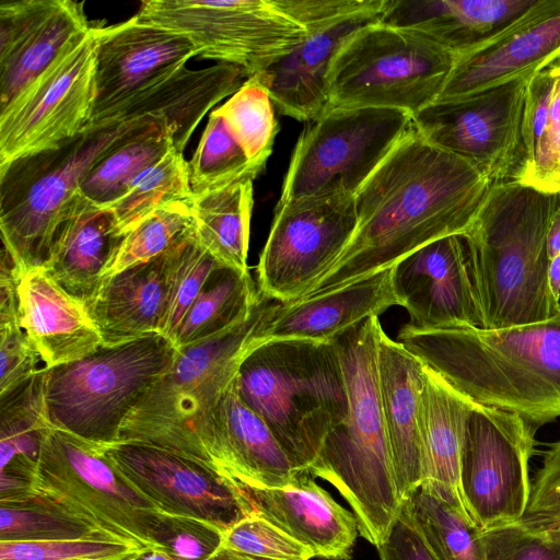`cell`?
<instances>
[{
  "instance_id": "obj_1",
  "label": "cell",
  "mask_w": 560,
  "mask_h": 560,
  "mask_svg": "<svg viewBox=\"0 0 560 560\" xmlns=\"http://www.w3.org/2000/svg\"><path fill=\"white\" fill-rule=\"evenodd\" d=\"M491 186L478 168L430 143L413 126L353 194V236L304 298L387 269L442 237L465 234Z\"/></svg>"
},
{
  "instance_id": "obj_2",
  "label": "cell",
  "mask_w": 560,
  "mask_h": 560,
  "mask_svg": "<svg viewBox=\"0 0 560 560\" xmlns=\"http://www.w3.org/2000/svg\"><path fill=\"white\" fill-rule=\"evenodd\" d=\"M399 342L472 402L518 415L536 429L560 418V308L503 328L419 329Z\"/></svg>"
},
{
  "instance_id": "obj_3",
  "label": "cell",
  "mask_w": 560,
  "mask_h": 560,
  "mask_svg": "<svg viewBox=\"0 0 560 560\" xmlns=\"http://www.w3.org/2000/svg\"><path fill=\"white\" fill-rule=\"evenodd\" d=\"M560 195L494 184L464 235L483 328L546 320L560 308L548 281V231Z\"/></svg>"
},
{
  "instance_id": "obj_4",
  "label": "cell",
  "mask_w": 560,
  "mask_h": 560,
  "mask_svg": "<svg viewBox=\"0 0 560 560\" xmlns=\"http://www.w3.org/2000/svg\"><path fill=\"white\" fill-rule=\"evenodd\" d=\"M383 329L371 316L336 337L348 393L346 419L327 436L308 469L348 502L359 534L376 548L400 511L378 393L377 352Z\"/></svg>"
},
{
  "instance_id": "obj_5",
  "label": "cell",
  "mask_w": 560,
  "mask_h": 560,
  "mask_svg": "<svg viewBox=\"0 0 560 560\" xmlns=\"http://www.w3.org/2000/svg\"><path fill=\"white\" fill-rule=\"evenodd\" d=\"M281 303L261 293L252 314L221 334L179 348L172 366L125 419L119 441L168 448L217 468V410L257 336Z\"/></svg>"
},
{
  "instance_id": "obj_6",
  "label": "cell",
  "mask_w": 560,
  "mask_h": 560,
  "mask_svg": "<svg viewBox=\"0 0 560 560\" xmlns=\"http://www.w3.org/2000/svg\"><path fill=\"white\" fill-rule=\"evenodd\" d=\"M295 472H308L325 440L348 413L342 366L332 341L284 339L256 347L236 378Z\"/></svg>"
},
{
  "instance_id": "obj_7",
  "label": "cell",
  "mask_w": 560,
  "mask_h": 560,
  "mask_svg": "<svg viewBox=\"0 0 560 560\" xmlns=\"http://www.w3.org/2000/svg\"><path fill=\"white\" fill-rule=\"evenodd\" d=\"M378 0H148L136 16L186 36L196 57L259 73L313 33Z\"/></svg>"
},
{
  "instance_id": "obj_8",
  "label": "cell",
  "mask_w": 560,
  "mask_h": 560,
  "mask_svg": "<svg viewBox=\"0 0 560 560\" xmlns=\"http://www.w3.org/2000/svg\"><path fill=\"white\" fill-rule=\"evenodd\" d=\"M139 120L83 129L55 149L0 167L2 246L20 277L45 266L80 199L84 173Z\"/></svg>"
},
{
  "instance_id": "obj_9",
  "label": "cell",
  "mask_w": 560,
  "mask_h": 560,
  "mask_svg": "<svg viewBox=\"0 0 560 560\" xmlns=\"http://www.w3.org/2000/svg\"><path fill=\"white\" fill-rule=\"evenodd\" d=\"M177 351L168 337L152 334L45 368L51 427L96 445L118 442L125 419L172 366Z\"/></svg>"
},
{
  "instance_id": "obj_10",
  "label": "cell",
  "mask_w": 560,
  "mask_h": 560,
  "mask_svg": "<svg viewBox=\"0 0 560 560\" xmlns=\"http://www.w3.org/2000/svg\"><path fill=\"white\" fill-rule=\"evenodd\" d=\"M456 56L381 20L353 31L332 57L325 109L388 108L411 117L434 103Z\"/></svg>"
},
{
  "instance_id": "obj_11",
  "label": "cell",
  "mask_w": 560,
  "mask_h": 560,
  "mask_svg": "<svg viewBox=\"0 0 560 560\" xmlns=\"http://www.w3.org/2000/svg\"><path fill=\"white\" fill-rule=\"evenodd\" d=\"M299 137L278 203L353 195L412 127L405 112L347 108L324 112Z\"/></svg>"
},
{
  "instance_id": "obj_12",
  "label": "cell",
  "mask_w": 560,
  "mask_h": 560,
  "mask_svg": "<svg viewBox=\"0 0 560 560\" xmlns=\"http://www.w3.org/2000/svg\"><path fill=\"white\" fill-rule=\"evenodd\" d=\"M355 228L351 194L278 203L257 265L259 291L280 303L303 299L335 266Z\"/></svg>"
},
{
  "instance_id": "obj_13",
  "label": "cell",
  "mask_w": 560,
  "mask_h": 560,
  "mask_svg": "<svg viewBox=\"0 0 560 560\" xmlns=\"http://www.w3.org/2000/svg\"><path fill=\"white\" fill-rule=\"evenodd\" d=\"M534 74L462 98L434 102L412 117L413 126L430 143L469 162L492 185L520 182L525 167L524 102Z\"/></svg>"
},
{
  "instance_id": "obj_14",
  "label": "cell",
  "mask_w": 560,
  "mask_h": 560,
  "mask_svg": "<svg viewBox=\"0 0 560 560\" xmlns=\"http://www.w3.org/2000/svg\"><path fill=\"white\" fill-rule=\"evenodd\" d=\"M34 490L83 511L124 540L154 547L151 534L159 508L95 444L51 428L42 446Z\"/></svg>"
},
{
  "instance_id": "obj_15",
  "label": "cell",
  "mask_w": 560,
  "mask_h": 560,
  "mask_svg": "<svg viewBox=\"0 0 560 560\" xmlns=\"http://www.w3.org/2000/svg\"><path fill=\"white\" fill-rule=\"evenodd\" d=\"M537 429L516 413L475 405L460 457L465 509L482 529L517 523L530 494L528 462Z\"/></svg>"
},
{
  "instance_id": "obj_16",
  "label": "cell",
  "mask_w": 560,
  "mask_h": 560,
  "mask_svg": "<svg viewBox=\"0 0 560 560\" xmlns=\"http://www.w3.org/2000/svg\"><path fill=\"white\" fill-rule=\"evenodd\" d=\"M94 93L95 34L91 27L0 110V167L78 136L92 115Z\"/></svg>"
},
{
  "instance_id": "obj_17",
  "label": "cell",
  "mask_w": 560,
  "mask_h": 560,
  "mask_svg": "<svg viewBox=\"0 0 560 560\" xmlns=\"http://www.w3.org/2000/svg\"><path fill=\"white\" fill-rule=\"evenodd\" d=\"M97 446L161 512L195 517L223 533L248 516L233 480L203 462L139 441Z\"/></svg>"
},
{
  "instance_id": "obj_18",
  "label": "cell",
  "mask_w": 560,
  "mask_h": 560,
  "mask_svg": "<svg viewBox=\"0 0 560 560\" xmlns=\"http://www.w3.org/2000/svg\"><path fill=\"white\" fill-rule=\"evenodd\" d=\"M393 282L410 325L423 330L482 327L463 234L436 240L396 262Z\"/></svg>"
},
{
  "instance_id": "obj_19",
  "label": "cell",
  "mask_w": 560,
  "mask_h": 560,
  "mask_svg": "<svg viewBox=\"0 0 560 560\" xmlns=\"http://www.w3.org/2000/svg\"><path fill=\"white\" fill-rule=\"evenodd\" d=\"M90 28L82 4L74 1H2L0 110L16 100Z\"/></svg>"
},
{
  "instance_id": "obj_20",
  "label": "cell",
  "mask_w": 560,
  "mask_h": 560,
  "mask_svg": "<svg viewBox=\"0 0 560 560\" xmlns=\"http://www.w3.org/2000/svg\"><path fill=\"white\" fill-rule=\"evenodd\" d=\"M93 28L95 93L90 119L186 67L196 57V48L186 36L136 15L122 23Z\"/></svg>"
},
{
  "instance_id": "obj_21",
  "label": "cell",
  "mask_w": 560,
  "mask_h": 560,
  "mask_svg": "<svg viewBox=\"0 0 560 560\" xmlns=\"http://www.w3.org/2000/svg\"><path fill=\"white\" fill-rule=\"evenodd\" d=\"M560 58V0H539L522 19L480 47L456 58L435 102L462 98Z\"/></svg>"
},
{
  "instance_id": "obj_22",
  "label": "cell",
  "mask_w": 560,
  "mask_h": 560,
  "mask_svg": "<svg viewBox=\"0 0 560 560\" xmlns=\"http://www.w3.org/2000/svg\"><path fill=\"white\" fill-rule=\"evenodd\" d=\"M233 480V479H232ZM247 515L268 521L326 560H349L358 537L354 514L342 508L310 472L281 488H257L233 480Z\"/></svg>"
},
{
  "instance_id": "obj_23",
  "label": "cell",
  "mask_w": 560,
  "mask_h": 560,
  "mask_svg": "<svg viewBox=\"0 0 560 560\" xmlns=\"http://www.w3.org/2000/svg\"><path fill=\"white\" fill-rule=\"evenodd\" d=\"M247 78L244 69L229 63L200 70L184 67L91 118L84 129L158 119L171 131L175 148L184 152L202 117Z\"/></svg>"
},
{
  "instance_id": "obj_24",
  "label": "cell",
  "mask_w": 560,
  "mask_h": 560,
  "mask_svg": "<svg viewBox=\"0 0 560 560\" xmlns=\"http://www.w3.org/2000/svg\"><path fill=\"white\" fill-rule=\"evenodd\" d=\"M392 0L343 16L313 33L291 54L256 73L273 106L299 121H314L328 104L327 74L336 51L357 28L381 20Z\"/></svg>"
},
{
  "instance_id": "obj_25",
  "label": "cell",
  "mask_w": 560,
  "mask_h": 560,
  "mask_svg": "<svg viewBox=\"0 0 560 560\" xmlns=\"http://www.w3.org/2000/svg\"><path fill=\"white\" fill-rule=\"evenodd\" d=\"M424 364L382 329L377 378L382 415L394 479L401 502L422 483L419 407Z\"/></svg>"
},
{
  "instance_id": "obj_26",
  "label": "cell",
  "mask_w": 560,
  "mask_h": 560,
  "mask_svg": "<svg viewBox=\"0 0 560 560\" xmlns=\"http://www.w3.org/2000/svg\"><path fill=\"white\" fill-rule=\"evenodd\" d=\"M394 266L336 290L281 303L257 336V345L300 339L330 342L371 316L399 305Z\"/></svg>"
},
{
  "instance_id": "obj_27",
  "label": "cell",
  "mask_w": 560,
  "mask_h": 560,
  "mask_svg": "<svg viewBox=\"0 0 560 560\" xmlns=\"http://www.w3.org/2000/svg\"><path fill=\"white\" fill-rule=\"evenodd\" d=\"M176 247L105 278L84 303L104 346L162 334Z\"/></svg>"
},
{
  "instance_id": "obj_28",
  "label": "cell",
  "mask_w": 560,
  "mask_h": 560,
  "mask_svg": "<svg viewBox=\"0 0 560 560\" xmlns=\"http://www.w3.org/2000/svg\"><path fill=\"white\" fill-rule=\"evenodd\" d=\"M19 323L45 368L88 357L103 346L84 304L63 290L44 268L20 278Z\"/></svg>"
},
{
  "instance_id": "obj_29",
  "label": "cell",
  "mask_w": 560,
  "mask_h": 560,
  "mask_svg": "<svg viewBox=\"0 0 560 560\" xmlns=\"http://www.w3.org/2000/svg\"><path fill=\"white\" fill-rule=\"evenodd\" d=\"M539 0H392L382 21L417 32L456 57L491 40Z\"/></svg>"
},
{
  "instance_id": "obj_30",
  "label": "cell",
  "mask_w": 560,
  "mask_h": 560,
  "mask_svg": "<svg viewBox=\"0 0 560 560\" xmlns=\"http://www.w3.org/2000/svg\"><path fill=\"white\" fill-rule=\"evenodd\" d=\"M126 235L110 209L97 208L80 197L43 268L84 304L109 273Z\"/></svg>"
},
{
  "instance_id": "obj_31",
  "label": "cell",
  "mask_w": 560,
  "mask_h": 560,
  "mask_svg": "<svg viewBox=\"0 0 560 560\" xmlns=\"http://www.w3.org/2000/svg\"><path fill=\"white\" fill-rule=\"evenodd\" d=\"M425 366L419 407L422 460L420 488L465 508L460 493V457L475 402Z\"/></svg>"
},
{
  "instance_id": "obj_32",
  "label": "cell",
  "mask_w": 560,
  "mask_h": 560,
  "mask_svg": "<svg viewBox=\"0 0 560 560\" xmlns=\"http://www.w3.org/2000/svg\"><path fill=\"white\" fill-rule=\"evenodd\" d=\"M217 432V468L226 477L257 488L285 487L296 477L270 428L241 398L236 380L218 407Z\"/></svg>"
},
{
  "instance_id": "obj_33",
  "label": "cell",
  "mask_w": 560,
  "mask_h": 560,
  "mask_svg": "<svg viewBox=\"0 0 560 560\" xmlns=\"http://www.w3.org/2000/svg\"><path fill=\"white\" fill-rule=\"evenodd\" d=\"M45 368L0 395V492L5 497L34 488L43 443L52 428L45 402Z\"/></svg>"
},
{
  "instance_id": "obj_34",
  "label": "cell",
  "mask_w": 560,
  "mask_h": 560,
  "mask_svg": "<svg viewBox=\"0 0 560 560\" xmlns=\"http://www.w3.org/2000/svg\"><path fill=\"white\" fill-rule=\"evenodd\" d=\"M173 148V136L163 121L142 118L90 166L78 194L97 208L109 209Z\"/></svg>"
},
{
  "instance_id": "obj_35",
  "label": "cell",
  "mask_w": 560,
  "mask_h": 560,
  "mask_svg": "<svg viewBox=\"0 0 560 560\" xmlns=\"http://www.w3.org/2000/svg\"><path fill=\"white\" fill-rule=\"evenodd\" d=\"M248 176L190 199L195 234L223 267L249 271L247 265L254 179Z\"/></svg>"
},
{
  "instance_id": "obj_36",
  "label": "cell",
  "mask_w": 560,
  "mask_h": 560,
  "mask_svg": "<svg viewBox=\"0 0 560 560\" xmlns=\"http://www.w3.org/2000/svg\"><path fill=\"white\" fill-rule=\"evenodd\" d=\"M55 540L127 541L83 511L42 491L0 501V541Z\"/></svg>"
},
{
  "instance_id": "obj_37",
  "label": "cell",
  "mask_w": 560,
  "mask_h": 560,
  "mask_svg": "<svg viewBox=\"0 0 560 560\" xmlns=\"http://www.w3.org/2000/svg\"><path fill=\"white\" fill-rule=\"evenodd\" d=\"M260 295L249 271L219 267L189 307L172 341L179 349L223 332L246 319Z\"/></svg>"
},
{
  "instance_id": "obj_38",
  "label": "cell",
  "mask_w": 560,
  "mask_h": 560,
  "mask_svg": "<svg viewBox=\"0 0 560 560\" xmlns=\"http://www.w3.org/2000/svg\"><path fill=\"white\" fill-rule=\"evenodd\" d=\"M404 502L436 560H485L482 529L463 505L422 488Z\"/></svg>"
},
{
  "instance_id": "obj_39",
  "label": "cell",
  "mask_w": 560,
  "mask_h": 560,
  "mask_svg": "<svg viewBox=\"0 0 560 560\" xmlns=\"http://www.w3.org/2000/svg\"><path fill=\"white\" fill-rule=\"evenodd\" d=\"M214 112L248 160L266 166L279 125L269 92L259 79L256 75L248 77Z\"/></svg>"
},
{
  "instance_id": "obj_40",
  "label": "cell",
  "mask_w": 560,
  "mask_h": 560,
  "mask_svg": "<svg viewBox=\"0 0 560 560\" xmlns=\"http://www.w3.org/2000/svg\"><path fill=\"white\" fill-rule=\"evenodd\" d=\"M191 199L188 161L173 148L148 168L126 195L109 208L127 233L156 209Z\"/></svg>"
},
{
  "instance_id": "obj_41",
  "label": "cell",
  "mask_w": 560,
  "mask_h": 560,
  "mask_svg": "<svg viewBox=\"0 0 560 560\" xmlns=\"http://www.w3.org/2000/svg\"><path fill=\"white\" fill-rule=\"evenodd\" d=\"M265 166L252 163L213 110L188 161L191 197L244 177H257Z\"/></svg>"
},
{
  "instance_id": "obj_42",
  "label": "cell",
  "mask_w": 560,
  "mask_h": 560,
  "mask_svg": "<svg viewBox=\"0 0 560 560\" xmlns=\"http://www.w3.org/2000/svg\"><path fill=\"white\" fill-rule=\"evenodd\" d=\"M194 233L195 219L190 200L172 202L156 209L127 232L107 277L167 253Z\"/></svg>"
},
{
  "instance_id": "obj_43",
  "label": "cell",
  "mask_w": 560,
  "mask_h": 560,
  "mask_svg": "<svg viewBox=\"0 0 560 560\" xmlns=\"http://www.w3.org/2000/svg\"><path fill=\"white\" fill-rule=\"evenodd\" d=\"M194 233L174 252L170 302L162 335L171 340L210 275L221 267Z\"/></svg>"
},
{
  "instance_id": "obj_44",
  "label": "cell",
  "mask_w": 560,
  "mask_h": 560,
  "mask_svg": "<svg viewBox=\"0 0 560 560\" xmlns=\"http://www.w3.org/2000/svg\"><path fill=\"white\" fill-rule=\"evenodd\" d=\"M144 548L114 540L0 541V560H133Z\"/></svg>"
},
{
  "instance_id": "obj_45",
  "label": "cell",
  "mask_w": 560,
  "mask_h": 560,
  "mask_svg": "<svg viewBox=\"0 0 560 560\" xmlns=\"http://www.w3.org/2000/svg\"><path fill=\"white\" fill-rule=\"evenodd\" d=\"M151 540L173 560H209L221 548L223 532L195 517L160 511Z\"/></svg>"
},
{
  "instance_id": "obj_46",
  "label": "cell",
  "mask_w": 560,
  "mask_h": 560,
  "mask_svg": "<svg viewBox=\"0 0 560 560\" xmlns=\"http://www.w3.org/2000/svg\"><path fill=\"white\" fill-rule=\"evenodd\" d=\"M222 546L270 560H310L314 553L257 515H248L223 533Z\"/></svg>"
},
{
  "instance_id": "obj_47",
  "label": "cell",
  "mask_w": 560,
  "mask_h": 560,
  "mask_svg": "<svg viewBox=\"0 0 560 560\" xmlns=\"http://www.w3.org/2000/svg\"><path fill=\"white\" fill-rule=\"evenodd\" d=\"M485 560H560V530L520 522L482 530Z\"/></svg>"
},
{
  "instance_id": "obj_48",
  "label": "cell",
  "mask_w": 560,
  "mask_h": 560,
  "mask_svg": "<svg viewBox=\"0 0 560 560\" xmlns=\"http://www.w3.org/2000/svg\"><path fill=\"white\" fill-rule=\"evenodd\" d=\"M553 85L548 120L537 153L520 183L560 195V58L549 65Z\"/></svg>"
},
{
  "instance_id": "obj_49",
  "label": "cell",
  "mask_w": 560,
  "mask_h": 560,
  "mask_svg": "<svg viewBox=\"0 0 560 560\" xmlns=\"http://www.w3.org/2000/svg\"><path fill=\"white\" fill-rule=\"evenodd\" d=\"M518 522L530 528L560 530V440L544 452Z\"/></svg>"
},
{
  "instance_id": "obj_50",
  "label": "cell",
  "mask_w": 560,
  "mask_h": 560,
  "mask_svg": "<svg viewBox=\"0 0 560 560\" xmlns=\"http://www.w3.org/2000/svg\"><path fill=\"white\" fill-rule=\"evenodd\" d=\"M40 355L19 323L0 325V395L35 375Z\"/></svg>"
},
{
  "instance_id": "obj_51",
  "label": "cell",
  "mask_w": 560,
  "mask_h": 560,
  "mask_svg": "<svg viewBox=\"0 0 560 560\" xmlns=\"http://www.w3.org/2000/svg\"><path fill=\"white\" fill-rule=\"evenodd\" d=\"M552 85L553 75L549 66L536 72L527 84L522 119V139L525 150L523 174L533 163L545 132Z\"/></svg>"
},
{
  "instance_id": "obj_52",
  "label": "cell",
  "mask_w": 560,
  "mask_h": 560,
  "mask_svg": "<svg viewBox=\"0 0 560 560\" xmlns=\"http://www.w3.org/2000/svg\"><path fill=\"white\" fill-rule=\"evenodd\" d=\"M381 560H436L413 523L406 502L384 540L377 548Z\"/></svg>"
},
{
  "instance_id": "obj_53",
  "label": "cell",
  "mask_w": 560,
  "mask_h": 560,
  "mask_svg": "<svg viewBox=\"0 0 560 560\" xmlns=\"http://www.w3.org/2000/svg\"><path fill=\"white\" fill-rule=\"evenodd\" d=\"M547 246L550 259L560 253V207L555 211L551 218Z\"/></svg>"
},
{
  "instance_id": "obj_54",
  "label": "cell",
  "mask_w": 560,
  "mask_h": 560,
  "mask_svg": "<svg viewBox=\"0 0 560 560\" xmlns=\"http://www.w3.org/2000/svg\"><path fill=\"white\" fill-rule=\"evenodd\" d=\"M548 281L552 295L560 302V253L549 261Z\"/></svg>"
},
{
  "instance_id": "obj_55",
  "label": "cell",
  "mask_w": 560,
  "mask_h": 560,
  "mask_svg": "<svg viewBox=\"0 0 560 560\" xmlns=\"http://www.w3.org/2000/svg\"><path fill=\"white\" fill-rule=\"evenodd\" d=\"M209 560H270L245 555L221 546V548Z\"/></svg>"
},
{
  "instance_id": "obj_56",
  "label": "cell",
  "mask_w": 560,
  "mask_h": 560,
  "mask_svg": "<svg viewBox=\"0 0 560 560\" xmlns=\"http://www.w3.org/2000/svg\"><path fill=\"white\" fill-rule=\"evenodd\" d=\"M133 560H173L159 547L144 548Z\"/></svg>"
}]
</instances>
